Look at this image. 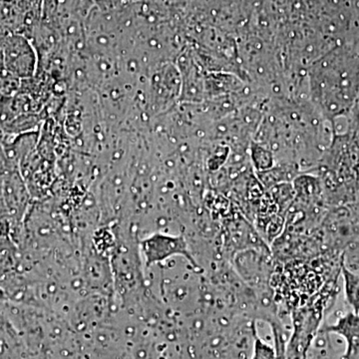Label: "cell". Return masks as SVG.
Here are the masks:
<instances>
[{
  "instance_id": "obj_1",
  "label": "cell",
  "mask_w": 359,
  "mask_h": 359,
  "mask_svg": "<svg viewBox=\"0 0 359 359\" xmlns=\"http://www.w3.org/2000/svg\"><path fill=\"white\" fill-rule=\"evenodd\" d=\"M309 95L318 112L334 125L351 114L359 98V49L332 47L309 66Z\"/></svg>"
},
{
  "instance_id": "obj_2",
  "label": "cell",
  "mask_w": 359,
  "mask_h": 359,
  "mask_svg": "<svg viewBox=\"0 0 359 359\" xmlns=\"http://www.w3.org/2000/svg\"><path fill=\"white\" fill-rule=\"evenodd\" d=\"M2 62L4 69L26 80L34 76L39 58L29 40L20 34H11L2 40Z\"/></svg>"
},
{
  "instance_id": "obj_3",
  "label": "cell",
  "mask_w": 359,
  "mask_h": 359,
  "mask_svg": "<svg viewBox=\"0 0 359 359\" xmlns=\"http://www.w3.org/2000/svg\"><path fill=\"white\" fill-rule=\"evenodd\" d=\"M320 311L304 308L294 314V332L287 348L285 359H306V351L320 323Z\"/></svg>"
},
{
  "instance_id": "obj_4",
  "label": "cell",
  "mask_w": 359,
  "mask_h": 359,
  "mask_svg": "<svg viewBox=\"0 0 359 359\" xmlns=\"http://www.w3.org/2000/svg\"><path fill=\"white\" fill-rule=\"evenodd\" d=\"M149 263L163 261L167 257L181 255L185 256L194 263L187 248L185 240L181 237H170V236L156 235L149 238L146 243Z\"/></svg>"
},
{
  "instance_id": "obj_5",
  "label": "cell",
  "mask_w": 359,
  "mask_h": 359,
  "mask_svg": "<svg viewBox=\"0 0 359 359\" xmlns=\"http://www.w3.org/2000/svg\"><path fill=\"white\" fill-rule=\"evenodd\" d=\"M327 330L346 337L348 344L347 358L353 359L359 353V314H346L337 325L327 327Z\"/></svg>"
},
{
  "instance_id": "obj_6",
  "label": "cell",
  "mask_w": 359,
  "mask_h": 359,
  "mask_svg": "<svg viewBox=\"0 0 359 359\" xmlns=\"http://www.w3.org/2000/svg\"><path fill=\"white\" fill-rule=\"evenodd\" d=\"M341 273L346 301L353 309L354 313L359 314V276L349 271L344 262L341 263Z\"/></svg>"
},
{
  "instance_id": "obj_7",
  "label": "cell",
  "mask_w": 359,
  "mask_h": 359,
  "mask_svg": "<svg viewBox=\"0 0 359 359\" xmlns=\"http://www.w3.org/2000/svg\"><path fill=\"white\" fill-rule=\"evenodd\" d=\"M252 158L255 167L259 172H264L273 168V153L264 149L263 146L256 144L252 148Z\"/></svg>"
},
{
  "instance_id": "obj_8",
  "label": "cell",
  "mask_w": 359,
  "mask_h": 359,
  "mask_svg": "<svg viewBox=\"0 0 359 359\" xmlns=\"http://www.w3.org/2000/svg\"><path fill=\"white\" fill-rule=\"evenodd\" d=\"M252 359H276L275 349L271 348V346L259 339L256 334H255L254 355Z\"/></svg>"
}]
</instances>
